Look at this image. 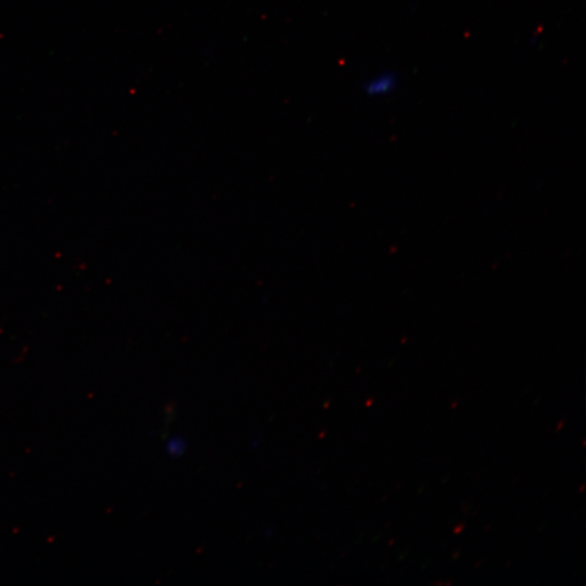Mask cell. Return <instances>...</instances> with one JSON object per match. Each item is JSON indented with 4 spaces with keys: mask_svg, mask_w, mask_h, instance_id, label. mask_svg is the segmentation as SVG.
<instances>
[{
    "mask_svg": "<svg viewBox=\"0 0 586 586\" xmlns=\"http://www.w3.org/2000/svg\"><path fill=\"white\" fill-rule=\"evenodd\" d=\"M398 85L397 75L390 71H384L369 77L364 81L361 90L371 98L386 97L393 93Z\"/></svg>",
    "mask_w": 586,
    "mask_h": 586,
    "instance_id": "1",
    "label": "cell"
}]
</instances>
